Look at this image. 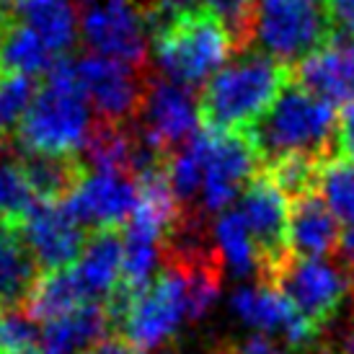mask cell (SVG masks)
<instances>
[{
    "instance_id": "484cf974",
    "label": "cell",
    "mask_w": 354,
    "mask_h": 354,
    "mask_svg": "<svg viewBox=\"0 0 354 354\" xmlns=\"http://www.w3.org/2000/svg\"><path fill=\"white\" fill-rule=\"evenodd\" d=\"M217 254L223 266H227L236 277H246L256 272V248L248 233V225L238 209H223L212 227Z\"/></svg>"
},
{
    "instance_id": "7c38bea8",
    "label": "cell",
    "mask_w": 354,
    "mask_h": 354,
    "mask_svg": "<svg viewBox=\"0 0 354 354\" xmlns=\"http://www.w3.org/2000/svg\"><path fill=\"white\" fill-rule=\"evenodd\" d=\"M256 248V274L264 279L279 261L287 259V215L290 205L274 189V184L259 171L241 192V207Z\"/></svg>"
},
{
    "instance_id": "ac0fdd59",
    "label": "cell",
    "mask_w": 354,
    "mask_h": 354,
    "mask_svg": "<svg viewBox=\"0 0 354 354\" xmlns=\"http://www.w3.org/2000/svg\"><path fill=\"white\" fill-rule=\"evenodd\" d=\"M21 223L24 220L0 217V310L24 308L41 277Z\"/></svg>"
},
{
    "instance_id": "d4e9b609",
    "label": "cell",
    "mask_w": 354,
    "mask_h": 354,
    "mask_svg": "<svg viewBox=\"0 0 354 354\" xmlns=\"http://www.w3.org/2000/svg\"><path fill=\"white\" fill-rule=\"evenodd\" d=\"M52 62H55V55L41 44L39 37L21 21H10L6 39L0 44V75L37 78L50 70Z\"/></svg>"
},
{
    "instance_id": "60d3db41",
    "label": "cell",
    "mask_w": 354,
    "mask_h": 354,
    "mask_svg": "<svg viewBox=\"0 0 354 354\" xmlns=\"http://www.w3.org/2000/svg\"><path fill=\"white\" fill-rule=\"evenodd\" d=\"M138 354H153V352H138Z\"/></svg>"
},
{
    "instance_id": "f546056e",
    "label": "cell",
    "mask_w": 354,
    "mask_h": 354,
    "mask_svg": "<svg viewBox=\"0 0 354 354\" xmlns=\"http://www.w3.org/2000/svg\"><path fill=\"white\" fill-rule=\"evenodd\" d=\"M202 8L212 13L225 29L236 52L251 50L254 41V8L256 0H205Z\"/></svg>"
},
{
    "instance_id": "44dd1931",
    "label": "cell",
    "mask_w": 354,
    "mask_h": 354,
    "mask_svg": "<svg viewBox=\"0 0 354 354\" xmlns=\"http://www.w3.org/2000/svg\"><path fill=\"white\" fill-rule=\"evenodd\" d=\"M16 160L37 202H65L80 187V181L88 176V168L80 153L50 156V153H31V150L16 148Z\"/></svg>"
},
{
    "instance_id": "3957f363",
    "label": "cell",
    "mask_w": 354,
    "mask_h": 354,
    "mask_svg": "<svg viewBox=\"0 0 354 354\" xmlns=\"http://www.w3.org/2000/svg\"><path fill=\"white\" fill-rule=\"evenodd\" d=\"M336 109L300 88L290 78L274 104L254 127L246 129L261 166L279 156L305 153L315 158L339 156L336 148Z\"/></svg>"
},
{
    "instance_id": "836d02e7",
    "label": "cell",
    "mask_w": 354,
    "mask_h": 354,
    "mask_svg": "<svg viewBox=\"0 0 354 354\" xmlns=\"http://www.w3.org/2000/svg\"><path fill=\"white\" fill-rule=\"evenodd\" d=\"M336 150L339 156L352 158L354 160V101L346 104L339 114V124H336Z\"/></svg>"
},
{
    "instance_id": "8d00e7d4",
    "label": "cell",
    "mask_w": 354,
    "mask_h": 354,
    "mask_svg": "<svg viewBox=\"0 0 354 354\" xmlns=\"http://www.w3.org/2000/svg\"><path fill=\"white\" fill-rule=\"evenodd\" d=\"M168 6H174V8H178V10H184V13H189V10H197V8H202V3L205 0H166Z\"/></svg>"
},
{
    "instance_id": "f1b7e54d",
    "label": "cell",
    "mask_w": 354,
    "mask_h": 354,
    "mask_svg": "<svg viewBox=\"0 0 354 354\" xmlns=\"http://www.w3.org/2000/svg\"><path fill=\"white\" fill-rule=\"evenodd\" d=\"M39 91V80L26 75H0V142H13L31 101Z\"/></svg>"
},
{
    "instance_id": "4dcf8cb0",
    "label": "cell",
    "mask_w": 354,
    "mask_h": 354,
    "mask_svg": "<svg viewBox=\"0 0 354 354\" xmlns=\"http://www.w3.org/2000/svg\"><path fill=\"white\" fill-rule=\"evenodd\" d=\"M39 342V326L31 321L24 310H3L0 321V349L16 352V349H34Z\"/></svg>"
},
{
    "instance_id": "30bf717a",
    "label": "cell",
    "mask_w": 354,
    "mask_h": 354,
    "mask_svg": "<svg viewBox=\"0 0 354 354\" xmlns=\"http://www.w3.org/2000/svg\"><path fill=\"white\" fill-rule=\"evenodd\" d=\"M75 75L99 119L119 124L135 122L150 78L148 68H135L101 55H86L75 62Z\"/></svg>"
},
{
    "instance_id": "9c48e42d",
    "label": "cell",
    "mask_w": 354,
    "mask_h": 354,
    "mask_svg": "<svg viewBox=\"0 0 354 354\" xmlns=\"http://www.w3.org/2000/svg\"><path fill=\"white\" fill-rule=\"evenodd\" d=\"M205 138V178H202V212H223L261 171L259 153L246 132H209Z\"/></svg>"
},
{
    "instance_id": "d6a6232c",
    "label": "cell",
    "mask_w": 354,
    "mask_h": 354,
    "mask_svg": "<svg viewBox=\"0 0 354 354\" xmlns=\"http://www.w3.org/2000/svg\"><path fill=\"white\" fill-rule=\"evenodd\" d=\"M225 354H295L292 349H287L285 344L274 342L272 336L266 334H254L238 342V344L225 346Z\"/></svg>"
},
{
    "instance_id": "ffe728a7",
    "label": "cell",
    "mask_w": 354,
    "mask_h": 354,
    "mask_svg": "<svg viewBox=\"0 0 354 354\" xmlns=\"http://www.w3.org/2000/svg\"><path fill=\"white\" fill-rule=\"evenodd\" d=\"M111 334L104 303H86L39 328L41 354H86Z\"/></svg>"
},
{
    "instance_id": "5bb4252c",
    "label": "cell",
    "mask_w": 354,
    "mask_h": 354,
    "mask_svg": "<svg viewBox=\"0 0 354 354\" xmlns=\"http://www.w3.org/2000/svg\"><path fill=\"white\" fill-rule=\"evenodd\" d=\"M230 308L243 324L256 331L282 336V344L292 352L313 349L315 339L321 334V328L305 321L274 287H238L230 295Z\"/></svg>"
},
{
    "instance_id": "5b68a950",
    "label": "cell",
    "mask_w": 354,
    "mask_h": 354,
    "mask_svg": "<svg viewBox=\"0 0 354 354\" xmlns=\"http://www.w3.org/2000/svg\"><path fill=\"white\" fill-rule=\"evenodd\" d=\"M331 39L334 26L324 0H256L251 50L295 68Z\"/></svg>"
},
{
    "instance_id": "8992f818",
    "label": "cell",
    "mask_w": 354,
    "mask_h": 354,
    "mask_svg": "<svg viewBox=\"0 0 354 354\" xmlns=\"http://www.w3.org/2000/svg\"><path fill=\"white\" fill-rule=\"evenodd\" d=\"M259 285L274 287L305 321L324 331L344 303L349 279L326 259H300L287 254L285 261H279L264 279H259Z\"/></svg>"
},
{
    "instance_id": "b9f144b4",
    "label": "cell",
    "mask_w": 354,
    "mask_h": 354,
    "mask_svg": "<svg viewBox=\"0 0 354 354\" xmlns=\"http://www.w3.org/2000/svg\"><path fill=\"white\" fill-rule=\"evenodd\" d=\"M0 321H3V310H0Z\"/></svg>"
},
{
    "instance_id": "cb8c5ba5",
    "label": "cell",
    "mask_w": 354,
    "mask_h": 354,
    "mask_svg": "<svg viewBox=\"0 0 354 354\" xmlns=\"http://www.w3.org/2000/svg\"><path fill=\"white\" fill-rule=\"evenodd\" d=\"M86 303H91V300L86 297L78 277L70 266V269L41 274L21 310L29 315L31 321L47 324V321H55V318L70 313V310H75Z\"/></svg>"
},
{
    "instance_id": "ab89813d",
    "label": "cell",
    "mask_w": 354,
    "mask_h": 354,
    "mask_svg": "<svg viewBox=\"0 0 354 354\" xmlns=\"http://www.w3.org/2000/svg\"><path fill=\"white\" fill-rule=\"evenodd\" d=\"M310 354H336L334 349H328V346H313Z\"/></svg>"
},
{
    "instance_id": "2e32d148",
    "label": "cell",
    "mask_w": 354,
    "mask_h": 354,
    "mask_svg": "<svg viewBox=\"0 0 354 354\" xmlns=\"http://www.w3.org/2000/svg\"><path fill=\"white\" fill-rule=\"evenodd\" d=\"M292 80L308 93L326 104H352L354 101V39L334 37L324 50L292 68Z\"/></svg>"
},
{
    "instance_id": "e0dca14e",
    "label": "cell",
    "mask_w": 354,
    "mask_h": 354,
    "mask_svg": "<svg viewBox=\"0 0 354 354\" xmlns=\"http://www.w3.org/2000/svg\"><path fill=\"white\" fill-rule=\"evenodd\" d=\"M342 225L326 207L321 194H308L290 202L287 215V251L300 259H324L339 251Z\"/></svg>"
},
{
    "instance_id": "9a60e30c",
    "label": "cell",
    "mask_w": 354,
    "mask_h": 354,
    "mask_svg": "<svg viewBox=\"0 0 354 354\" xmlns=\"http://www.w3.org/2000/svg\"><path fill=\"white\" fill-rule=\"evenodd\" d=\"M21 225L41 274L70 269L78 261L88 238V233L68 215L62 202H37Z\"/></svg>"
},
{
    "instance_id": "52a82bcc",
    "label": "cell",
    "mask_w": 354,
    "mask_h": 354,
    "mask_svg": "<svg viewBox=\"0 0 354 354\" xmlns=\"http://www.w3.org/2000/svg\"><path fill=\"white\" fill-rule=\"evenodd\" d=\"M187 318L189 300L184 279L176 269L160 264L150 285L135 295L119 336L129 342V346H138L140 352H150L171 342Z\"/></svg>"
},
{
    "instance_id": "6da1fadb",
    "label": "cell",
    "mask_w": 354,
    "mask_h": 354,
    "mask_svg": "<svg viewBox=\"0 0 354 354\" xmlns=\"http://www.w3.org/2000/svg\"><path fill=\"white\" fill-rule=\"evenodd\" d=\"M290 78L292 68L264 52H238L199 91V124L209 132H246L269 111Z\"/></svg>"
},
{
    "instance_id": "603a6c76",
    "label": "cell",
    "mask_w": 354,
    "mask_h": 354,
    "mask_svg": "<svg viewBox=\"0 0 354 354\" xmlns=\"http://www.w3.org/2000/svg\"><path fill=\"white\" fill-rule=\"evenodd\" d=\"M135 148H138V132L132 124L96 119V122H91L88 138L80 148L83 150L80 158L88 171L122 174V176L132 178Z\"/></svg>"
},
{
    "instance_id": "74e56055",
    "label": "cell",
    "mask_w": 354,
    "mask_h": 354,
    "mask_svg": "<svg viewBox=\"0 0 354 354\" xmlns=\"http://www.w3.org/2000/svg\"><path fill=\"white\" fill-rule=\"evenodd\" d=\"M16 19L13 13H0V44H3V39H6V31H8L10 21Z\"/></svg>"
},
{
    "instance_id": "4fadbf2b",
    "label": "cell",
    "mask_w": 354,
    "mask_h": 354,
    "mask_svg": "<svg viewBox=\"0 0 354 354\" xmlns=\"http://www.w3.org/2000/svg\"><path fill=\"white\" fill-rule=\"evenodd\" d=\"M138 184L122 174L88 171L80 187L70 194L62 207L86 233L124 227L138 209Z\"/></svg>"
},
{
    "instance_id": "1f68e13d",
    "label": "cell",
    "mask_w": 354,
    "mask_h": 354,
    "mask_svg": "<svg viewBox=\"0 0 354 354\" xmlns=\"http://www.w3.org/2000/svg\"><path fill=\"white\" fill-rule=\"evenodd\" d=\"M324 3L334 26V37L354 39V0H324Z\"/></svg>"
},
{
    "instance_id": "8fae6325",
    "label": "cell",
    "mask_w": 354,
    "mask_h": 354,
    "mask_svg": "<svg viewBox=\"0 0 354 354\" xmlns=\"http://www.w3.org/2000/svg\"><path fill=\"white\" fill-rule=\"evenodd\" d=\"M80 34L101 57L148 68V31L135 0H106L88 8Z\"/></svg>"
},
{
    "instance_id": "f35d334b",
    "label": "cell",
    "mask_w": 354,
    "mask_h": 354,
    "mask_svg": "<svg viewBox=\"0 0 354 354\" xmlns=\"http://www.w3.org/2000/svg\"><path fill=\"white\" fill-rule=\"evenodd\" d=\"M0 354H41V352L34 346V349H16V352H6V349H0Z\"/></svg>"
},
{
    "instance_id": "4316f807",
    "label": "cell",
    "mask_w": 354,
    "mask_h": 354,
    "mask_svg": "<svg viewBox=\"0 0 354 354\" xmlns=\"http://www.w3.org/2000/svg\"><path fill=\"white\" fill-rule=\"evenodd\" d=\"M321 163H324V158L290 153V156H279L274 160L264 163L261 171L287 202H295V199H303L308 194L318 192Z\"/></svg>"
},
{
    "instance_id": "7a4b0ae2",
    "label": "cell",
    "mask_w": 354,
    "mask_h": 354,
    "mask_svg": "<svg viewBox=\"0 0 354 354\" xmlns=\"http://www.w3.org/2000/svg\"><path fill=\"white\" fill-rule=\"evenodd\" d=\"M91 129V104L75 75V62L55 57L39 91L21 122L13 145L31 153L73 156L80 153Z\"/></svg>"
},
{
    "instance_id": "277c9868",
    "label": "cell",
    "mask_w": 354,
    "mask_h": 354,
    "mask_svg": "<svg viewBox=\"0 0 354 354\" xmlns=\"http://www.w3.org/2000/svg\"><path fill=\"white\" fill-rule=\"evenodd\" d=\"M153 52L163 78L181 88H194L225 65L233 44L215 16L197 8L181 13L160 37H156Z\"/></svg>"
},
{
    "instance_id": "ba28073f",
    "label": "cell",
    "mask_w": 354,
    "mask_h": 354,
    "mask_svg": "<svg viewBox=\"0 0 354 354\" xmlns=\"http://www.w3.org/2000/svg\"><path fill=\"white\" fill-rule=\"evenodd\" d=\"M132 127L150 148L171 158L184 148L199 129L197 101L189 88H181L166 78L150 75L145 96L138 109Z\"/></svg>"
},
{
    "instance_id": "7402d4cb",
    "label": "cell",
    "mask_w": 354,
    "mask_h": 354,
    "mask_svg": "<svg viewBox=\"0 0 354 354\" xmlns=\"http://www.w3.org/2000/svg\"><path fill=\"white\" fill-rule=\"evenodd\" d=\"M13 16L29 26L55 57H65L75 47L78 13L73 0H19Z\"/></svg>"
},
{
    "instance_id": "d590c367",
    "label": "cell",
    "mask_w": 354,
    "mask_h": 354,
    "mask_svg": "<svg viewBox=\"0 0 354 354\" xmlns=\"http://www.w3.org/2000/svg\"><path fill=\"white\" fill-rule=\"evenodd\" d=\"M86 354H135L132 352V346L129 342H124L122 336H106V339H101L99 344H93Z\"/></svg>"
},
{
    "instance_id": "e575fe53",
    "label": "cell",
    "mask_w": 354,
    "mask_h": 354,
    "mask_svg": "<svg viewBox=\"0 0 354 354\" xmlns=\"http://www.w3.org/2000/svg\"><path fill=\"white\" fill-rule=\"evenodd\" d=\"M328 349H334L336 354H354V315L334 326V346Z\"/></svg>"
},
{
    "instance_id": "d6986e66",
    "label": "cell",
    "mask_w": 354,
    "mask_h": 354,
    "mask_svg": "<svg viewBox=\"0 0 354 354\" xmlns=\"http://www.w3.org/2000/svg\"><path fill=\"white\" fill-rule=\"evenodd\" d=\"M122 227H106L88 233L73 272L91 303H104L122 282Z\"/></svg>"
},
{
    "instance_id": "83f0119b",
    "label": "cell",
    "mask_w": 354,
    "mask_h": 354,
    "mask_svg": "<svg viewBox=\"0 0 354 354\" xmlns=\"http://www.w3.org/2000/svg\"><path fill=\"white\" fill-rule=\"evenodd\" d=\"M318 194L326 207L334 212L342 227L354 225V160L344 156L324 158Z\"/></svg>"
}]
</instances>
